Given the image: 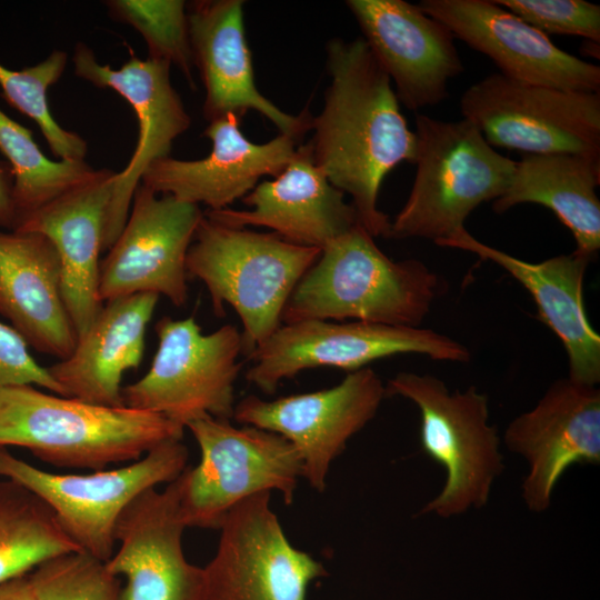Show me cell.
<instances>
[{
  "label": "cell",
  "instance_id": "obj_1",
  "mask_svg": "<svg viewBox=\"0 0 600 600\" xmlns=\"http://www.w3.org/2000/svg\"><path fill=\"white\" fill-rule=\"evenodd\" d=\"M330 84L312 118L314 163L349 194L359 224L373 238H390L391 221L378 208L386 176L414 163L417 138L401 112L391 80L361 38L327 42Z\"/></svg>",
  "mask_w": 600,
  "mask_h": 600
},
{
  "label": "cell",
  "instance_id": "obj_2",
  "mask_svg": "<svg viewBox=\"0 0 600 600\" xmlns=\"http://www.w3.org/2000/svg\"><path fill=\"white\" fill-rule=\"evenodd\" d=\"M443 289L424 262L392 260L357 224L321 250L290 296L281 324L351 320L420 327Z\"/></svg>",
  "mask_w": 600,
  "mask_h": 600
},
{
  "label": "cell",
  "instance_id": "obj_3",
  "mask_svg": "<svg viewBox=\"0 0 600 600\" xmlns=\"http://www.w3.org/2000/svg\"><path fill=\"white\" fill-rule=\"evenodd\" d=\"M184 428L130 407H104L46 393L33 386L0 387V447H21L60 468L103 470L133 462Z\"/></svg>",
  "mask_w": 600,
  "mask_h": 600
},
{
  "label": "cell",
  "instance_id": "obj_4",
  "mask_svg": "<svg viewBox=\"0 0 600 600\" xmlns=\"http://www.w3.org/2000/svg\"><path fill=\"white\" fill-rule=\"evenodd\" d=\"M321 250L289 242L274 232L222 224L204 212L187 253L188 279L207 288L212 311L230 304L241 319L249 354L280 326L283 309Z\"/></svg>",
  "mask_w": 600,
  "mask_h": 600
},
{
  "label": "cell",
  "instance_id": "obj_5",
  "mask_svg": "<svg viewBox=\"0 0 600 600\" xmlns=\"http://www.w3.org/2000/svg\"><path fill=\"white\" fill-rule=\"evenodd\" d=\"M416 174L403 207L391 221L390 238L434 243L466 229L469 214L508 188L516 161L499 153L469 120H414Z\"/></svg>",
  "mask_w": 600,
  "mask_h": 600
},
{
  "label": "cell",
  "instance_id": "obj_6",
  "mask_svg": "<svg viewBox=\"0 0 600 600\" xmlns=\"http://www.w3.org/2000/svg\"><path fill=\"white\" fill-rule=\"evenodd\" d=\"M384 389L386 397L400 396L418 407L422 450L447 473L439 494L418 514L447 519L484 507L504 469L487 394L473 386L450 392L440 378L414 372L397 373Z\"/></svg>",
  "mask_w": 600,
  "mask_h": 600
},
{
  "label": "cell",
  "instance_id": "obj_7",
  "mask_svg": "<svg viewBox=\"0 0 600 600\" xmlns=\"http://www.w3.org/2000/svg\"><path fill=\"white\" fill-rule=\"evenodd\" d=\"M200 449L199 463L176 478L187 528L219 529L240 501L277 490L292 504L302 462L282 436L227 419L200 417L187 424Z\"/></svg>",
  "mask_w": 600,
  "mask_h": 600
},
{
  "label": "cell",
  "instance_id": "obj_8",
  "mask_svg": "<svg viewBox=\"0 0 600 600\" xmlns=\"http://www.w3.org/2000/svg\"><path fill=\"white\" fill-rule=\"evenodd\" d=\"M158 348L148 372L122 388L124 406L186 428L200 417L233 418L234 382L243 363L241 332L224 324L203 333L193 316L156 323Z\"/></svg>",
  "mask_w": 600,
  "mask_h": 600
},
{
  "label": "cell",
  "instance_id": "obj_9",
  "mask_svg": "<svg viewBox=\"0 0 600 600\" xmlns=\"http://www.w3.org/2000/svg\"><path fill=\"white\" fill-rule=\"evenodd\" d=\"M181 440L164 441L124 467L87 474L39 469L0 447V478L24 486L53 511L79 549L107 562L114 552L116 529L124 509L142 492L171 482L186 469Z\"/></svg>",
  "mask_w": 600,
  "mask_h": 600
},
{
  "label": "cell",
  "instance_id": "obj_10",
  "mask_svg": "<svg viewBox=\"0 0 600 600\" xmlns=\"http://www.w3.org/2000/svg\"><path fill=\"white\" fill-rule=\"evenodd\" d=\"M408 353L459 363L471 359L464 344L428 328L306 320L281 324L251 351L246 379L272 394L281 381L306 369L334 367L352 372L379 359Z\"/></svg>",
  "mask_w": 600,
  "mask_h": 600
},
{
  "label": "cell",
  "instance_id": "obj_11",
  "mask_svg": "<svg viewBox=\"0 0 600 600\" xmlns=\"http://www.w3.org/2000/svg\"><path fill=\"white\" fill-rule=\"evenodd\" d=\"M459 106L493 148L600 157V92L534 86L494 72L471 84Z\"/></svg>",
  "mask_w": 600,
  "mask_h": 600
},
{
  "label": "cell",
  "instance_id": "obj_12",
  "mask_svg": "<svg viewBox=\"0 0 600 600\" xmlns=\"http://www.w3.org/2000/svg\"><path fill=\"white\" fill-rule=\"evenodd\" d=\"M270 492L237 503L220 526L212 560L203 568L207 600H306L323 564L288 540Z\"/></svg>",
  "mask_w": 600,
  "mask_h": 600
},
{
  "label": "cell",
  "instance_id": "obj_13",
  "mask_svg": "<svg viewBox=\"0 0 600 600\" xmlns=\"http://www.w3.org/2000/svg\"><path fill=\"white\" fill-rule=\"evenodd\" d=\"M386 398L380 377L369 367L349 372L337 386L272 401L241 399L233 418L286 438L302 462V477L317 491L326 489L331 462L348 440L372 420Z\"/></svg>",
  "mask_w": 600,
  "mask_h": 600
},
{
  "label": "cell",
  "instance_id": "obj_14",
  "mask_svg": "<svg viewBox=\"0 0 600 600\" xmlns=\"http://www.w3.org/2000/svg\"><path fill=\"white\" fill-rule=\"evenodd\" d=\"M202 216L198 204L158 197L140 183L123 229L100 261V301L154 293L186 304V259Z\"/></svg>",
  "mask_w": 600,
  "mask_h": 600
},
{
  "label": "cell",
  "instance_id": "obj_15",
  "mask_svg": "<svg viewBox=\"0 0 600 600\" xmlns=\"http://www.w3.org/2000/svg\"><path fill=\"white\" fill-rule=\"evenodd\" d=\"M72 63L77 77L124 98L139 124L132 157L114 179L103 238V250H108L124 227L144 171L152 162L170 156L173 141L189 129L191 118L171 83V64L167 61L142 60L131 52L127 62L112 69L101 64L89 46L78 42Z\"/></svg>",
  "mask_w": 600,
  "mask_h": 600
},
{
  "label": "cell",
  "instance_id": "obj_16",
  "mask_svg": "<svg viewBox=\"0 0 600 600\" xmlns=\"http://www.w3.org/2000/svg\"><path fill=\"white\" fill-rule=\"evenodd\" d=\"M346 6L400 104L418 111L448 98L449 82L464 67L443 23L404 0H348Z\"/></svg>",
  "mask_w": 600,
  "mask_h": 600
},
{
  "label": "cell",
  "instance_id": "obj_17",
  "mask_svg": "<svg viewBox=\"0 0 600 600\" xmlns=\"http://www.w3.org/2000/svg\"><path fill=\"white\" fill-rule=\"evenodd\" d=\"M503 441L528 463L521 486L527 508L546 511L571 466L600 462V390L569 378L553 381L534 408L509 422Z\"/></svg>",
  "mask_w": 600,
  "mask_h": 600
},
{
  "label": "cell",
  "instance_id": "obj_18",
  "mask_svg": "<svg viewBox=\"0 0 600 600\" xmlns=\"http://www.w3.org/2000/svg\"><path fill=\"white\" fill-rule=\"evenodd\" d=\"M419 7L510 79L577 92H600V67L557 47L494 0H422Z\"/></svg>",
  "mask_w": 600,
  "mask_h": 600
},
{
  "label": "cell",
  "instance_id": "obj_19",
  "mask_svg": "<svg viewBox=\"0 0 600 600\" xmlns=\"http://www.w3.org/2000/svg\"><path fill=\"white\" fill-rule=\"evenodd\" d=\"M186 528L176 479L162 491L142 492L124 509L116 529L119 549L106 562L126 580L119 600H207L204 570L183 552Z\"/></svg>",
  "mask_w": 600,
  "mask_h": 600
},
{
  "label": "cell",
  "instance_id": "obj_20",
  "mask_svg": "<svg viewBox=\"0 0 600 600\" xmlns=\"http://www.w3.org/2000/svg\"><path fill=\"white\" fill-rule=\"evenodd\" d=\"M242 0H197L187 4L189 38L194 68L204 86L202 113L208 122L254 110L279 132L298 141L311 130L308 108L290 114L257 88L248 46Z\"/></svg>",
  "mask_w": 600,
  "mask_h": 600
},
{
  "label": "cell",
  "instance_id": "obj_21",
  "mask_svg": "<svg viewBox=\"0 0 600 600\" xmlns=\"http://www.w3.org/2000/svg\"><path fill=\"white\" fill-rule=\"evenodd\" d=\"M241 119L229 113L209 122L203 131L212 143L207 157L159 159L147 168L141 184L157 194L219 210L244 198L262 177H277L294 157L299 141L279 133L266 143H253L242 133Z\"/></svg>",
  "mask_w": 600,
  "mask_h": 600
},
{
  "label": "cell",
  "instance_id": "obj_22",
  "mask_svg": "<svg viewBox=\"0 0 600 600\" xmlns=\"http://www.w3.org/2000/svg\"><path fill=\"white\" fill-rule=\"evenodd\" d=\"M242 201L249 209L204 213L229 227H266L289 242L320 250L359 224L353 206L314 163L309 142L299 144L288 166Z\"/></svg>",
  "mask_w": 600,
  "mask_h": 600
},
{
  "label": "cell",
  "instance_id": "obj_23",
  "mask_svg": "<svg viewBox=\"0 0 600 600\" xmlns=\"http://www.w3.org/2000/svg\"><path fill=\"white\" fill-rule=\"evenodd\" d=\"M436 244L473 253L514 278L532 296L540 320L563 344L568 356V378L589 386L599 383L600 336L589 322L582 297L591 258L572 251L540 262H528L479 241L466 229Z\"/></svg>",
  "mask_w": 600,
  "mask_h": 600
},
{
  "label": "cell",
  "instance_id": "obj_24",
  "mask_svg": "<svg viewBox=\"0 0 600 600\" xmlns=\"http://www.w3.org/2000/svg\"><path fill=\"white\" fill-rule=\"evenodd\" d=\"M117 172L98 169L88 182L28 217L16 230L46 236L61 266L63 300L80 337L103 303L99 298L100 253ZM13 231V230H12Z\"/></svg>",
  "mask_w": 600,
  "mask_h": 600
},
{
  "label": "cell",
  "instance_id": "obj_25",
  "mask_svg": "<svg viewBox=\"0 0 600 600\" xmlns=\"http://www.w3.org/2000/svg\"><path fill=\"white\" fill-rule=\"evenodd\" d=\"M0 314L38 352L62 360L73 351L60 259L46 236L0 231Z\"/></svg>",
  "mask_w": 600,
  "mask_h": 600
},
{
  "label": "cell",
  "instance_id": "obj_26",
  "mask_svg": "<svg viewBox=\"0 0 600 600\" xmlns=\"http://www.w3.org/2000/svg\"><path fill=\"white\" fill-rule=\"evenodd\" d=\"M159 296L136 293L103 303L66 359L48 367L63 397L124 407L122 378L143 358L148 324Z\"/></svg>",
  "mask_w": 600,
  "mask_h": 600
},
{
  "label": "cell",
  "instance_id": "obj_27",
  "mask_svg": "<svg viewBox=\"0 0 600 600\" xmlns=\"http://www.w3.org/2000/svg\"><path fill=\"white\" fill-rule=\"evenodd\" d=\"M600 157L577 153L524 154L508 188L492 202L497 213L521 203L551 210L571 231L578 253L594 259L600 249Z\"/></svg>",
  "mask_w": 600,
  "mask_h": 600
},
{
  "label": "cell",
  "instance_id": "obj_28",
  "mask_svg": "<svg viewBox=\"0 0 600 600\" xmlns=\"http://www.w3.org/2000/svg\"><path fill=\"white\" fill-rule=\"evenodd\" d=\"M77 551L81 550L40 497L17 481L0 478V583Z\"/></svg>",
  "mask_w": 600,
  "mask_h": 600
},
{
  "label": "cell",
  "instance_id": "obj_29",
  "mask_svg": "<svg viewBox=\"0 0 600 600\" xmlns=\"http://www.w3.org/2000/svg\"><path fill=\"white\" fill-rule=\"evenodd\" d=\"M0 151L12 174L14 230L32 213L88 182L98 172L86 160L49 159L36 143L32 132L1 109Z\"/></svg>",
  "mask_w": 600,
  "mask_h": 600
},
{
  "label": "cell",
  "instance_id": "obj_30",
  "mask_svg": "<svg viewBox=\"0 0 600 600\" xmlns=\"http://www.w3.org/2000/svg\"><path fill=\"white\" fill-rule=\"evenodd\" d=\"M67 61L64 51L53 50L41 62L21 70L9 69L0 63V88L8 104L38 124L56 157L80 161L87 156V141L56 121L47 97L49 88L61 78Z\"/></svg>",
  "mask_w": 600,
  "mask_h": 600
},
{
  "label": "cell",
  "instance_id": "obj_31",
  "mask_svg": "<svg viewBox=\"0 0 600 600\" xmlns=\"http://www.w3.org/2000/svg\"><path fill=\"white\" fill-rule=\"evenodd\" d=\"M104 3L113 20L131 26L141 34L149 59L177 67L196 90L186 1L108 0Z\"/></svg>",
  "mask_w": 600,
  "mask_h": 600
},
{
  "label": "cell",
  "instance_id": "obj_32",
  "mask_svg": "<svg viewBox=\"0 0 600 600\" xmlns=\"http://www.w3.org/2000/svg\"><path fill=\"white\" fill-rule=\"evenodd\" d=\"M29 579L38 600H119L121 589L106 562L83 551L44 561Z\"/></svg>",
  "mask_w": 600,
  "mask_h": 600
},
{
  "label": "cell",
  "instance_id": "obj_33",
  "mask_svg": "<svg viewBox=\"0 0 600 600\" xmlns=\"http://www.w3.org/2000/svg\"><path fill=\"white\" fill-rule=\"evenodd\" d=\"M548 34L577 36L600 42V6L584 0H494Z\"/></svg>",
  "mask_w": 600,
  "mask_h": 600
},
{
  "label": "cell",
  "instance_id": "obj_34",
  "mask_svg": "<svg viewBox=\"0 0 600 600\" xmlns=\"http://www.w3.org/2000/svg\"><path fill=\"white\" fill-rule=\"evenodd\" d=\"M7 386H37L63 397L48 369L31 356L24 339L11 326L0 322V387Z\"/></svg>",
  "mask_w": 600,
  "mask_h": 600
},
{
  "label": "cell",
  "instance_id": "obj_35",
  "mask_svg": "<svg viewBox=\"0 0 600 600\" xmlns=\"http://www.w3.org/2000/svg\"><path fill=\"white\" fill-rule=\"evenodd\" d=\"M0 227L14 230L16 214L12 201V174L0 162Z\"/></svg>",
  "mask_w": 600,
  "mask_h": 600
},
{
  "label": "cell",
  "instance_id": "obj_36",
  "mask_svg": "<svg viewBox=\"0 0 600 600\" xmlns=\"http://www.w3.org/2000/svg\"><path fill=\"white\" fill-rule=\"evenodd\" d=\"M0 600H38L29 574L0 583Z\"/></svg>",
  "mask_w": 600,
  "mask_h": 600
}]
</instances>
